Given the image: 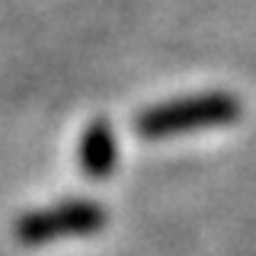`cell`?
Returning a JSON list of instances; mask_svg holds the SVG:
<instances>
[{
  "label": "cell",
  "instance_id": "3",
  "mask_svg": "<svg viewBox=\"0 0 256 256\" xmlns=\"http://www.w3.org/2000/svg\"><path fill=\"white\" fill-rule=\"evenodd\" d=\"M80 166H84L86 176H96V180L112 173V166H116V138H112L106 122H93L86 128L84 141H80Z\"/></svg>",
  "mask_w": 256,
  "mask_h": 256
},
{
  "label": "cell",
  "instance_id": "1",
  "mask_svg": "<svg viewBox=\"0 0 256 256\" xmlns=\"http://www.w3.org/2000/svg\"><path fill=\"white\" fill-rule=\"evenodd\" d=\"M240 116L237 96L228 93H205V96H189L176 100L166 106L148 109L138 118V134L141 138H173V134L198 132L212 125H228Z\"/></svg>",
  "mask_w": 256,
  "mask_h": 256
},
{
  "label": "cell",
  "instance_id": "2",
  "mask_svg": "<svg viewBox=\"0 0 256 256\" xmlns=\"http://www.w3.org/2000/svg\"><path fill=\"white\" fill-rule=\"evenodd\" d=\"M106 224V212L96 202H64L58 208H45V212H32L26 218L16 221V240L20 244H52L64 237H86Z\"/></svg>",
  "mask_w": 256,
  "mask_h": 256
}]
</instances>
